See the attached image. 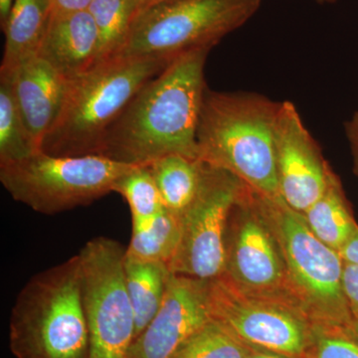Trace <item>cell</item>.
<instances>
[{
	"instance_id": "obj_1",
	"label": "cell",
	"mask_w": 358,
	"mask_h": 358,
	"mask_svg": "<svg viewBox=\"0 0 358 358\" xmlns=\"http://www.w3.org/2000/svg\"><path fill=\"white\" fill-rule=\"evenodd\" d=\"M209 49L174 59L136 94L108 129L98 155L148 166L169 155L199 157L196 131Z\"/></svg>"
},
{
	"instance_id": "obj_2",
	"label": "cell",
	"mask_w": 358,
	"mask_h": 358,
	"mask_svg": "<svg viewBox=\"0 0 358 358\" xmlns=\"http://www.w3.org/2000/svg\"><path fill=\"white\" fill-rule=\"evenodd\" d=\"M280 105L260 94L207 89L196 131L199 159L260 194L281 196L275 150Z\"/></svg>"
},
{
	"instance_id": "obj_3",
	"label": "cell",
	"mask_w": 358,
	"mask_h": 358,
	"mask_svg": "<svg viewBox=\"0 0 358 358\" xmlns=\"http://www.w3.org/2000/svg\"><path fill=\"white\" fill-rule=\"evenodd\" d=\"M173 60L115 56L69 80L57 120L40 152L53 157L98 155L108 129L131 99Z\"/></svg>"
},
{
	"instance_id": "obj_4",
	"label": "cell",
	"mask_w": 358,
	"mask_h": 358,
	"mask_svg": "<svg viewBox=\"0 0 358 358\" xmlns=\"http://www.w3.org/2000/svg\"><path fill=\"white\" fill-rule=\"evenodd\" d=\"M9 346L16 358H89L79 256L26 282L11 310Z\"/></svg>"
},
{
	"instance_id": "obj_5",
	"label": "cell",
	"mask_w": 358,
	"mask_h": 358,
	"mask_svg": "<svg viewBox=\"0 0 358 358\" xmlns=\"http://www.w3.org/2000/svg\"><path fill=\"white\" fill-rule=\"evenodd\" d=\"M260 199L281 249L296 307L313 324L350 327L353 319L343 291V257L320 241L303 214L281 196L260 194Z\"/></svg>"
},
{
	"instance_id": "obj_6",
	"label": "cell",
	"mask_w": 358,
	"mask_h": 358,
	"mask_svg": "<svg viewBox=\"0 0 358 358\" xmlns=\"http://www.w3.org/2000/svg\"><path fill=\"white\" fill-rule=\"evenodd\" d=\"M262 0H167L136 14L117 56L176 59L211 50L253 17Z\"/></svg>"
},
{
	"instance_id": "obj_7",
	"label": "cell",
	"mask_w": 358,
	"mask_h": 358,
	"mask_svg": "<svg viewBox=\"0 0 358 358\" xmlns=\"http://www.w3.org/2000/svg\"><path fill=\"white\" fill-rule=\"evenodd\" d=\"M134 166L102 155L53 157L36 152L0 164V181L15 201L54 215L114 192L115 182Z\"/></svg>"
},
{
	"instance_id": "obj_8",
	"label": "cell",
	"mask_w": 358,
	"mask_h": 358,
	"mask_svg": "<svg viewBox=\"0 0 358 358\" xmlns=\"http://www.w3.org/2000/svg\"><path fill=\"white\" fill-rule=\"evenodd\" d=\"M78 256L89 358H129L136 339V320L124 275L126 249L101 236L87 242Z\"/></svg>"
},
{
	"instance_id": "obj_9",
	"label": "cell",
	"mask_w": 358,
	"mask_h": 358,
	"mask_svg": "<svg viewBox=\"0 0 358 358\" xmlns=\"http://www.w3.org/2000/svg\"><path fill=\"white\" fill-rule=\"evenodd\" d=\"M219 278L242 293L296 307L281 249L264 212L260 194L248 185L231 210L225 263Z\"/></svg>"
},
{
	"instance_id": "obj_10",
	"label": "cell",
	"mask_w": 358,
	"mask_h": 358,
	"mask_svg": "<svg viewBox=\"0 0 358 358\" xmlns=\"http://www.w3.org/2000/svg\"><path fill=\"white\" fill-rule=\"evenodd\" d=\"M245 186L234 174L205 162L199 194L180 216L181 238L171 273L206 281L221 277L228 220Z\"/></svg>"
},
{
	"instance_id": "obj_11",
	"label": "cell",
	"mask_w": 358,
	"mask_h": 358,
	"mask_svg": "<svg viewBox=\"0 0 358 358\" xmlns=\"http://www.w3.org/2000/svg\"><path fill=\"white\" fill-rule=\"evenodd\" d=\"M212 320L246 345L300 358L312 343L315 324L294 306L242 293L221 278L209 281Z\"/></svg>"
},
{
	"instance_id": "obj_12",
	"label": "cell",
	"mask_w": 358,
	"mask_h": 358,
	"mask_svg": "<svg viewBox=\"0 0 358 358\" xmlns=\"http://www.w3.org/2000/svg\"><path fill=\"white\" fill-rule=\"evenodd\" d=\"M275 150L280 194L294 210L305 213L322 196L334 171L289 101L280 105Z\"/></svg>"
},
{
	"instance_id": "obj_13",
	"label": "cell",
	"mask_w": 358,
	"mask_h": 358,
	"mask_svg": "<svg viewBox=\"0 0 358 358\" xmlns=\"http://www.w3.org/2000/svg\"><path fill=\"white\" fill-rule=\"evenodd\" d=\"M211 320L209 281L173 273L159 312L134 341L129 358H174Z\"/></svg>"
},
{
	"instance_id": "obj_14",
	"label": "cell",
	"mask_w": 358,
	"mask_h": 358,
	"mask_svg": "<svg viewBox=\"0 0 358 358\" xmlns=\"http://www.w3.org/2000/svg\"><path fill=\"white\" fill-rule=\"evenodd\" d=\"M16 107L26 129L40 152L42 141L57 120L64 100L68 80L35 56L8 74Z\"/></svg>"
},
{
	"instance_id": "obj_15",
	"label": "cell",
	"mask_w": 358,
	"mask_h": 358,
	"mask_svg": "<svg viewBox=\"0 0 358 358\" xmlns=\"http://www.w3.org/2000/svg\"><path fill=\"white\" fill-rule=\"evenodd\" d=\"M37 56L68 81L96 64L98 30L89 11L51 14Z\"/></svg>"
},
{
	"instance_id": "obj_16",
	"label": "cell",
	"mask_w": 358,
	"mask_h": 358,
	"mask_svg": "<svg viewBox=\"0 0 358 358\" xmlns=\"http://www.w3.org/2000/svg\"><path fill=\"white\" fill-rule=\"evenodd\" d=\"M51 16L49 0H15L6 25L3 58L0 74L13 72L21 63L35 57Z\"/></svg>"
},
{
	"instance_id": "obj_17",
	"label": "cell",
	"mask_w": 358,
	"mask_h": 358,
	"mask_svg": "<svg viewBox=\"0 0 358 358\" xmlns=\"http://www.w3.org/2000/svg\"><path fill=\"white\" fill-rule=\"evenodd\" d=\"M159 187L167 210L181 216L199 194L205 162L199 157L169 155L147 166Z\"/></svg>"
},
{
	"instance_id": "obj_18",
	"label": "cell",
	"mask_w": 358,
	"mask_h": 358,
	"mask_svg": "<svg viewBox=\"0 0 358 358\" xmlns=\"http://www.w3.org/2000/svg\"><path fill=\"white\" fill-rule=\"evenodd\" d=\"M303 215L313 234L338 252L350 240L358 225L341 180L334 173L322 196Z\"/></svg>"
},
{
	"instance_id": "obj_19",
	"label": "cell",
	"mask_w": 358,
	"mask_h": 358,
	"mask_svg": "<svg viewBox=\"0 0 358 358\" xmlns=\"http://www.w3.org/2000/svg\"><path fill=\"white\" fill-rule=\"evenodd\" d=\"M171 274L164 264L143 262L124 256V275L136 320V339L159 312Z\"/></svg>"
},
{
	"instance_id": "obj_20",
	"label": "cell",
	"mask_w": 358,
	"mask_h": 358,
	"mask_svg": "<svg viewBox=\"0 0 358 358\" xmlns=\"http://www.w3.org/2000/svg\"><path fill=\"white\" fill-rule=\"evenodd\" d=\"M181 238V217L164 209L145 222L134 224L126 256L169 267Z\"/></svg>"
},
{
	"instance_id": "obj_21",
	"label": "cell",
	"mask_w": 358,
	"mask_h": 358,
	"mask_svg": "<svg viewBox=\"0 0 358 358\" xmlns=\"http://www.w3.org/2000/svg\"><path fill=\"white\" fill-rule=\"evenodd\" d=\"M88 11L98 30V62L119 55L138 13L136 0H94Z\"/></svg>"
},
{
	"instance_id": "obj_22",
	"label": "cell",
	"mask_w": 358,
	"mask_h": 358,
	"mask_svg": "<svg viewBox=\"0 0 358 358\" xmlns=\"http://www.w3.org/2000/svg\"><path fill=\"white\" fill-rule=\"evenodd\" d=\"M36 152L16 107L10 80L0 75V164L18 162Z\"/></svg>"
},
{
	"instance_id": "obj_23",
	"label": "cell",
	"mask_w": 358,
	"mask_h": 358,
	"mask_svg": "<svg viewBox=\"0 0 358 358\" xmlns=\"http://www.w3.org/2000/svg\"><path fill=\"white\" fill-rule=\"evenodd\" d=\"M114 192L120 193L128 202L133 225L145 222L166 209L147 166H134L115 182Z\"/></svg>"
},
{
	"instance_id": "obj_24",
	"label": "cell",
	"mask_w": 358,
	"mask_h": 358,
	"mask_svg": "<svg viewBox=\"0 0 358 358\" xmlns=\"http://www.w3.org/2000/svg\"><path fill=\"white\" fill-rule=\"evenodd\" d=\"M250 353L245 343L212 320L174 358H247Z\"/></svg>"
},
{
	"instance_id": "obj_25",
	"label": "cell",
	"mask_w": 358,
	"mask_h": 358,
	"mask_svg": "<svg viewBox=\"0 0 358 358\" xmlns=\"http://www.w3.org/2000/svg\"><path fill=\"white\" fill-rule=\"evenodd\" d=\"M313 358H358V339L350 327L315 324Z\"/></svg>"
},
{
	"instance_id": "obj_26",
	"label": "cell",
	"mask_w": 358,
	"mask_h": 358,
	"mask_svg": "<svg viewBox=\"0 0 358 358\" xmlns=\"http://www.w3.org/2000/svg\"><path fill=\"white\" fill-rule=\"evenodd\" d=\"M343 284L352 319L358 320V266L345 261Z\"/></svg>"
},
{
	"instance_id": "obj_27",
	"label": "cell",
	"mask_w": 358,
	"mask_h": 358,
	"mask_svg": "<svg viewBox=\"0 0 358 358\" xmlns=\"http://www.w3.org/2000/svg\"><path fill=\"white\" fill-rule=\"evenodd\" d=\"M94 0H49L51 14H70L88 11Z\"/></svg>"
},
{
	"instance_id": "obj_28",
	"label": "cell",
	"mask_w": 358,
	"mask_h": 358,
	"mask_svg": "<svg viewBox=\"0 0 358 358\" xmlns=\"http://www.w3.org/2000/svg\"><path fill=\"white\" fill-rule=\"evenodd\" d=\"M345 136L352 152L353 171L358 178V110L345 122Z\"/></svg>"
},
{
	"instance_id": "obj_29",
	"label": "cell",
	"mask_w": 358,
	"mask_h": 358,
	"mask_svg": "<svg viewBox=\"0 0 358 358\" xmlns=\"http://www.w3.org/2000/svg\"><path fill=\"white\" fill-rule=\"evenodd\" d=\"M339 254L345 262L358 266V225L355 227V232L352 233L350 240L339 251Z\"/></svg>"
},
{
	"instance_id": "obj_30",
	"label": "cell",
	"mask_w": 358,
	"mask_h": 358,
	"mask_svg": "<svg viewBox=\"0 0 358 358\" xmlns=\"http://www.w3.org/2000/svg\"><path fill=\"white\" fill-rule=\"evenodd\" d=\"M14 1L15 0H0V23H1V28L4 27L7 20H8Z\"/></svg>"
},
{
	"instance_id": "obj_31",
	"label": "cell",
	"mask_w": 358,
	"mask_h": 358,
	"mask_svg": "<svg viewBox=\"0 0 358 358\" xmlns=\"http://www.w3.org/2000/svg\"><path fill=\"white\" fill-rule=\"evenodd\" d=\"M136 1L138 13L143 9H147L148 7L155 6V4L160 3V2L167 1V0H136Z\"/></svg>"
},
{
	"instance_id": "obj_32",
	"label": "cell",
	"mask_w": 358,
	"mask_h": 358,
	"mask_svg": "<svg viewBox=\"0 0 358 358\" xmlns=\"http://www.w3.org/2000/svg\"><path fill=\"white\" fill-rule=\"evenodd\" d=\"M247 358H288L282 357V355H275V353L272 352H257V353H250L248 357Z\"/></svg>"
},
{
	"instance_id": "obj_33",
	"label": "cell",
	"mask_w": 358,
	"mask_h": 358,
	"mask_svg": "<svg viewBox=\"0 0 358 358\" xmlns=\"http://www.w3.org/2000/svg\"><path fill=\"white\" fill-rule=\"evenodd\" d=\"M353 336L358 339V320H353L352 326L350 327Z\"/></svg>"
},
{
	"instance_id": "obj_34",
	"label": "cell",
	"mask_w": 358,
	"mask_h": 358,
	"mask_svg": "<svg viewBox=\"0 0 358 358\" xmlns=\"http://www.w3.org/2000/svg\"><path fill=\"white\" fill-rule=\"evenodd\" d=\"M315 1L319 2L320 4H333L336 0H315Z\"/></svg>"
}]
</instances>
